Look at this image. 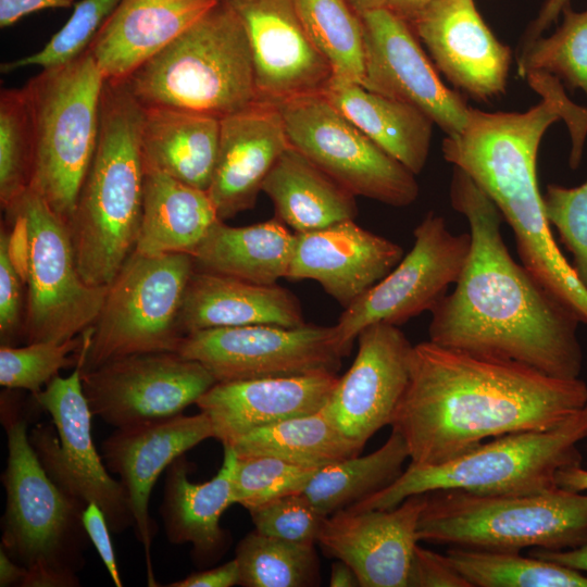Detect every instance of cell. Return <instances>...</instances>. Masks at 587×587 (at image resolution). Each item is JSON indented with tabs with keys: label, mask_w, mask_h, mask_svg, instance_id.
Returning <instances> with one entry per match:
<instances>
[{
	"label": "cell",
	"mask_w": 587,
	"mask_h": 587,
	"mask_svg": "<svg viewBox=\"0 0 587 587\" xmlns=\"http://www.w3.org/2000/svg\"><path fill=\"white\" fill-rule=\"evenodd\" d=\"M449 192L452 208L469 223L471 251L453 291L430 311L429 340L578 378L584 360L578 315L511 257L499 209L457 166Z\"/></svg>",
	"instance_id": "1"
},
{
	"label": "cell",
	"mask_w": 587,
	"mask_h": 587,
	"mask_svg": "<svg viewBox=\"0 0 587 587\" xmlns=\"http://www.w3.org/2000/svg\"><path fill=\"white\" fill-rule=\"evenodd\" d=\"M587 404V384L430 340L413 345L391 421L411 463H446L490 437L554 427Z\"/></svg>",
	"instance_id": "2"
},
{
	"label": "cell",
	"mask_w": 587,
	"mask_h": 587,
	"mask_svg": "<svg viewBox=\"0 0 587 587\" xmlns=\"http://www.w3.org/2000/svg\"><path fill=\"white\" fill-rule=\"evenodd\" d=\"M569 117L561 97L542 96L525 112L470 108L466 124L441 145L445 160L464 171L492 200L513 229L522 264L587 324V289L552 236L537 182L541 138Z\"/></svg>",
	"instance_id": "3"
},
{
	"label": "cell",
	"mask_w": 587,
	"mask_h": 587,
	"mask_svg": "<svg viewBox=\"0 0 587 587\" xmlns=\"http://www.w3.org/2000/svg\"><path fill=\"white\" fill-rule=\"evenodd\" d=\"M142 107L125 80L104 79L96 149L68 223L83 279L108 287L139 236L145 163Z\"/></svg>",
	"instance_id": "4"
},
{
	"label": "cell",
	"mask_w": 587,
	"mask_h": 587,
	"mask_svg": "<svg viewBox=\"0 0 587 587\" xmlns=\"http://www.w3.org/2000/svg\"><path fill=\"white\" fill-rule=\"evenodd\" d=\"M0 412L8 445L0 548L27 569L22 587H77L90 541L86 504L49 477L29 441L28 415L9 392Z\"/></svg>",
	"instance_id": "5"
},
{
	"label": "cell",
	"mask_w": 587,
	"mask_h": 587,
	"mask_svg": "<svg viewBox=\"0 0 587 587\" xmlns=\"http://www.w3.org/2000/svg\"><path fill=\"white\" fill-rule=\"evenodd\" d=\"M125 83L142 108L220 120L259 100L248 37L227 0H218Z\"/></svg>",
	"instance_id": "6"
},
{
	"label": "cell",
	"mask_w": 587,
	"mask_h": 587,
	"mask_svg": "<svg viewBox=\"0 0 587 587\" xmlns=\"http://www.w3.org/2000/svg\"><path fill=\"white\" fill-rule=\"evenodd\" d=\"M587 439V404L561 424L495 437L442 464L411 463L388 487L348 508L392 509L414 495L455 489L479 495H525L558 486L562 469L579 465Z\"/></svg>",
	"instance_id": "7"
},
{
	"label": "cell",
	"mask_w": 587,
	"mask_h": 587,
	"mask_svg": "<svg viewBox=\"0 0 587 587\" xmlns=\"http://www.w3.org/2000/svg\"><path fill=\"white\" fill-rule=\"evenodd\" d=\"M417 538L494 551L574 549L587 544V494L562 487L525 495L432 491Z\"/></svg>",
	"instance_id": "8"
},
{
	"label": "cell",
	"mask_w": 587,
	"mask_h": 587,
	"mask_svg": "<svg viewBox=\"0 0 587 587\" xmlns=\"http://www.w3.org/2000/svg\"><path fill=\"white\" fill-rule=\"evenodd\" d=\"M103 83L87 50L23 87L34 135L29 188L67 224L96 149Z\"/></svg>",
	"instance_id": "9"
},
{
	"label": "cell",
	"mask_w": 587,
	"mask_h": 587,
	"mask_svg": "<svg viewBox=\"0 0 587 587\" xmlns=\"http://www.w3.org/2000/svg\"><path fill=\"white\" fill-rule=\"evenodd\" d=\"M195 271L189 253L146 255L134 251L112 283L93 325L76 352L82 371L145 352H176L185 290Z\"/></svg>",
	"instance_id": "10"
},
{
	"label": "cell",
	"mask_w": 587,
	"mask_h": 587,
	"mask_svg": "<svg viewBox=\"0 0 587 587\" xmlns=\"http://www.w3.org/2000/svg\"><path fill=\"white\" fill-rule=\"evenodd\" d=\"M9 209L25 217L28 230L26 342L77 337L96 322L108 287L83 279L68 224L36 191L28 188Z\"/></svg>",
	"instance_id": "11"
},
{
	"label": "cell",
	"mask_w": 587,
	"mask_h": 587,
	"mask_svg": "<svg viewBox=\"0 0 587 587\" xmlns=\"http://www.w3.org/2000/svg\"><path fill=\"white\" fill-rule=\"evenodd\" d=\"M33 398L52 421L29 430V441L49 477L70 497L86 505L96 503L112 533L133 528L123 485L110 475L92 439L93 414L83 390L80 362L72 374L57 375Z\"/></svg>",
	"instance_id": "12"
},
{
	"label": "cell",
	"mask_w": 587,
	"mask_h": 587,
	"mask_svg": "<svg viewBox=\"0 0 587 587\" xmlns=\"http://www.w3.org/2000/svg\"><path fill=\"white\" fill-rule=\"evenodd\" d=\"M276 105L290 146L352 195L398 208L416 200L415 174L372 141L323 93Z\"/></svg>",
	"instance_id": "13"
},
{
	"label": "cell",
	"mask_w": 587,
	"mask_h": 587,
	"mask_svg": "<svg viewBox=\"0 0 587 587\" xmlns=\"http://www.w3.org/2000/svg\"><path fill=\"white\" fill-rule=\"evenodd\" d=\"M409 253L377 284L346 308L334 325L344 357L366 326H399L432 309L459 280L471 251V234H453L444 216L428 212L413 232Z\"/></svg>",
	"instance_id": "14"
},
{
	"label": "cell",
	"mask_w": 587,
	"mask_h": 587,
	"mask_svg": "<svg viewBox=\"0 0 587 587\" xmlns=\"http://www.w3.org/2000/svg\"><path fill=\"white\" fill-rule=\"evenodd\" d=\"M178 354L201 363L216 383L337 374L344 358L335 326L254 324L185 335Z\"/></svg>",
	"instance_id": "15"
},
{
	"label": "cell",
	"mask_w": 587,
	"mask_h": 587,
	"mask_svg": "<svg viewBox=\"0 0 587 587\" xmlns=\"http://www.w3.org/2000/svg\"><path fill=\"white\" fill-rule=\"evenodd\" d=\"M215 383L201 363L168 351L129 354L82 371L91 413L115 428L179 415Z\"/></svg>",
	"instance_id": "16"
},
{
	"label": "cell",
	"mask_w": 587,
	"mask_h": 587,
	"mask_svg": "<svg viewBox=\"0 0 587 587\" xmlns=\"http://www.w3.org/2000/svg\"><path fill=\"white\" fill-rule=\"evenodd\" d=\"M360 17L365 49L362 86L417 108L447 136L460 134L471 107L462 92L442 83L411 25L387 8Z\"/></svg>",
	"instance_id": "17"
},
{
	"label": "cell",
	"mask_w": 587,
	"mask_h": 587,
	"mask_svg": "<svg viewBox=\"0 0 587 587\" xmlns=\"http://www.w3.org/2000/svg\"><path fill=\"white\" fill-rule=\"evenodd\" d=\"M358 352L322 412L349 440L364 449L390 425L409 382L413 345L396 325L375 323L357 337Z\"/></svg>",
	"instance_id": "18"
},
{
	"label": "cell",
	"mask_w": 587,
	"mask_h": 587,
	"mask_svg": "<svg viewBox=\"0 0 587 587\" xmlns=\"http://www.w3.org/2000/svg\"><path fill=\"white\" fill-rule=\"evenodd\" d=\"M239 15L250 46L259 100L322 93L332 70L314 47L295 0H227Z\"/></svg>",
	"instance_id": "19"
},
{
	"label": "cell",
	"mask_w": 587,
	"mask_h": 587,
	"mask_svg": "<svg viewBox=\"0 0 587 587\" xmlns=\"http://www.w3.org/2000/svg\"><path fill=\"white\" fill-rule=\"evenodd\" d=\"M426 501L422 494L392 509L338 511L325 519L316 542L326 555L349 564L362 587H408Z\"/></svg>",
	"instance_id": "20"
},
{
	"label": "cell",
	"mask_w": 587,
	"mask_h": 587,
	"mask_svg": "<svg viewBox=\"0 0 587 587\" xmlns=\"http://www.w3.org/2000/svg\"><path fill=\"white\" fill-rule=\"evenodd\" d=\"M213 438L209 417L199 412L115 428L101 444V457L110 473L116 474L127 495L136 539L142 545L147 576L155 586L151 546L157 525L149 512V499L157 479L170 464L205 439Z\"/></svg>",
	"instance_id": "21"
},
{
	"label": "cell",
	"mask_w": 587,
	"mask_h": 587,
	"mask_svg": "<svg viewBox=\"0 0 587 587\" xmlns=\"http://www.w3.org/2000/svg\"><path fill=\"white\" fill-rule=\"evenodd\" d=\"M410 25L457 89L479 102L505 92L511 48L494 35L474 0H437Z\"/></svg>",
	"instance_id": "22"
},
{
	"label": "cell",
	"mask_w": 587,
	"mask_h": 587,
	"mask_svg": "<svg viewBox=\"0 0 587 587\" xmlns=\"http://www.w3.org/2000/svg\"><path fill=\"white\" fill-rule=\"evenodd\" d=\"M403 258L398 243L354 220L296 234L289 279H312L344 309L383 279Z\"/></svg>",
	"instance_id": "23"
},
{
	"label": "cell",
	"mask_w": 587,
	"mask_h": 587,
	"mask_svg": "<svg viewBox=\"0 0 587 587\" xmlns=\"http://www.w3.org/2000/svg\"><path fill=\"white\" fill-rule=\"evenodd\" d=\"M289 146L275 103L257 100L221 118L217 161L207 191L221 221L254 207L267 174Z\"/></svg>",
	"instance_id": "24"
},
{
	"label": "cell",
	"mask_w": 587,
	"mask_h": 587,
	"mask_svg": "<svg viewBox=\"0 0 587 587\" xmlns=\"http://www.w3.org/2000/svg\"><path fill=\"white\" fill-rule=\"evenodd\" d=\"M338 377L319 373L215 383L196 405L209 417L213 438L232 446L254 429L321 411Z\"/></svg>",
	"instance_id": "25"
},
{
	"label": "cell",
	"mask_w": 587,
	"mask_h": 587,
	"mask_svg": "<svg viewBox=\"0 0 587 587\" xmlns=\"http://www.w3.org/2000/svg\"><path fill=\"white\" fill-rule=\"evenodd\" d=\"M223 449L222 465L208 482L189 479L192 469L185 454L166 469L160 505L165 535L171 544H190L191 558L199 567L216 563L230 541L220 521L225 510L233 505L237 454L230 446H223Z\"/></svg>",
	"instance_id": "26"
},
{
	"label": "cell",
	"mask_w": 587,
	"mask_h": 587,
	"mask_svg": "<svg viewBox=\"0 0 587 587\" xmlns=\"http://www.w3.org/2000/svg\"><path fill=\"white\" fill-rule=\"evenodd\" d=\"M218 0H121L88 48L104 79L125 80Z\"/></svg>",
	"instance_id": "27"
},
{
	"label": "cell",
	"mask_w": 587,
	"mask_h": 587,
	"mask_svg": "<svg viewBox=\"0 0 587 587\" xmlns=\"http://www.w3.org/2000/svg\"><path fill=\"white\" fill-rule=\"evenodd\" d=\"M254 324H305L298 298L277 285H261L195 268L187 284L178 325L182 334Z\"/></svg>",
	"instance_id": "28"
},
{
	"label": "cell",
	"mask_w": 587,
	"mask_h": 587,
	"mask_svg": "<svg viewBox=\"0 0 587 587\" xmlns=\"http://www.w3.org/2000/svg\"><path fill=\"white\" fill-rule=\"evenodd\" d=\"M142 109L145 166L208 191L217 161L221 120L168 108Z\"/></svg>",
	"instance_id": "29"
},
{
	"label": "cell",
	"mask_w": 587,
	"mask_h": 587,
	"mask_svg": "<svg viewBox=\"0 0 587 587\" xmlns=\"http://www.w3.org/2000/svg\"><path fill=\"white\" fill-rule=\"evenodd\" d=\"M372 141L417 175L424 168L433 121L417 108L360 84L332 78L322 92Z\"/></svg>",
	"instance_id": "30"
},
{
	"label": "cell",
	"mask_w": 587,
	"mask_h": 587,
	"mask_svg": "<svg viewBox=\"0 0 587 587\" xmlns=\"http://www.w3.org/2000/svg\"><path fill=\"white\" fill-rule=\"evenodd\" d=\"M262 191L275 217L296 234L328 227L358 214L355 196L289 146L267 174Z\"/></svg>",
	"instance_id": "31"
},
{
	"label": "cell",
	"mask_w": 587,
	"mask_h": 587,
	"mask_svg": "<svg viewBox=\"0 0 587 587\" xmlns=\"http://www.w3.org/2000/svg\"><path fill=\"white\" fill-rule=\"evenodd\" d=\"M218 220L205 190L145 166L141 223L134 251L191 254Z\"/></svg>",
	"instance_id": "32"
},
{
	"label": "cell",
	"mask_w": 587,
	"mask_h": 587,
	"mask_svg": "<svg viewBox=\"0 0 587 587\" xmlns=\"http://www.w3.org/2000/svg\"><path fill=\"white\" fill-rule=\"evenodd\" d=\"M296 233L278 218L234 227L218 220L192 251L195 268L261 285L288 275Z\"/></svg>",
	"instance_id": "33"
},
{
	"label": "cell",
	"mask_w": 587,
	"mask_h": 587,
	"mask_svg": "<svg viewBox=\"0 0 587 587\" xmlns=\"http://www.w3.org/2000/svg\"><path fill=\"white\" fill-rule=\"evenodd\" d=\"M409 451L400 434L391 430L377 450L323 466L303 494L324 515L346 510L391 485L403 472Z\"/></svg>",
	"instance_id": "34"
},
{
	"label": "cell",
	"mask_w": 587,
	"mask_h": 587,
	"mask_svg": "<svg viewBox=\"0 0 587 587\" xmlns=\"http://www.w3.org/2000/svg\"><path fill=\"white\" fill-rule=\"evenodd\" d=\"M238 458L266 455L321 469L363 450L345 437L321 411L254 429L230 446Z\"/></svg>",
	"instance_id": "35"
},
{
	"label": "cell",
	"mask_w": 587,
	"mask_h": 587,
	"mask_svg": "<svg viewBox=\"0 0 587 587\" xmlns=\"http://www.w3.org/2000/svg\"><path fill=\"white\" fill-rule=\"evenodd\" d=\"M447 555L471 587H587V573L517 551L450 547Z\"/></svg>",
	"instance_id": "36"
},
{
	"label": "cell",
	"mask_w": 587,
	"mask_h": 587,
	"mask_svg": "<svg viewBox=\"0 0 587 587\" xmlns=\"http://www.w3.org/2000/svg\"><path fill=\"white\" fill-rule=\"evenodd\" d=\"M314 47L328 63L333 78L362 85L365 49L360 15L347 0H295Z\"/></svg>",
	"instance_id": "37"
},
{
	"label": "cell",
	"mask_w": 587,
	"mask_h": 587,
	"mask_svg": "<svg viewBox=\"0 0 587 587\" xmlns=\"http://www.w3.org/2000/svg\"><path fill=\"white\" fill-rule=\"evenodd\" d=\"M315 542L270 537L255 529L237 545L239 585L245 587H307L320 584Z\"/></svg>",
	"instance_id": "38"
},
{
	"label": "cell",
	"mask_w": 587,
	"mask_h": 587,
	"mask_svg": "<svg viewBox=\"0 0 587 587\" xmlns=\"http://www.w3.org/2000/svg\"><path fill=\"white\" fill-rule=\"evenodd\" d=\"M562 14L553 34L519 48L517 73L522 77L534 72L549 74L587 97V10L577 12L569 4Z\"/></svg>",
	"instance_id": "39"
},
{
	"label": "cell",
	"mask_w": 587,
	"mask_h": 587,
	"mask_svg": "<svg viewBox=\"0 0 587 587\" xmlns=\"http://www.w3.org/2000/svg\"><path fill=\"white\" fill-rule=\"evenodd\" d=\"M34 135L23 88L0 92V201L5 210L30 185Z\"/></svg>",
	"instance_id": "40"
},
{
	"label": "cell",
	"mask_w": 587,
	"mask_h": 587,
	"mask_svg": "<svg viewBox=\"0 0 587 587\" xmlns=\"http://www.w3.org/2000/svg\"><path fill=\"white\" fill-rule=\"evenodd\" d=\"M316 470L266 455L237 457L233 504L250 511L277 498L301 494Z\"/></svg>",
	"instance_id": "41"
},
{
	"label": "cell",
	"mask_w": 587,
	"mask_h": 587,
	"mask_svg": "<svg viewBox=\"0 0 587 587\" xmlns=\"http://www.w3.org/2000/svg\"><path fill=\"white\" fill-rule=\"evenodd\" d=\"M121 0H80L66 23L39 51L1 64L2 73L26 66L48 68L71 62L91 45Z\"/></svg>",
	"instance_id": "42"
},
{
	"label": "cell",
	"mask_w": 587,
	"mask_h": 587,
	"mask_svg": "<svg viewBox=\"0 0 587 587\" xmlns=\"http://www.w3.org/2000/svg\"><path fill=\"white\" fill-rule=\"evenodd\" d=\"M83 337L64 342L37 341L24 347L1 346L0 385L7 389H23L32 395L40 392L60 370L76 365Z\"/></svg>",
	"instance_id": "43"
},
{
	"label": "cell",
	"mask_w": 587,
	"mask_h": 587,
	"mask_svg": "<svg viewBox=\"0 0 587 587\" xmlns=\"http://www.w3.org/2000/svg\"><path fill=\"white\" fill-rule=\"evenodd\" d=\"M550 225L573 257V267L587 289V180L577 187L550 184L542 195Z\"/></svg>",
	"instance_id": "44"
},
{
	"label": "cell",
	"mask_w": 587,
	"mask_h": 587,
	"mask_svg": "<svg viewBox=\"0 0 587 587\" xmlns=\"http://www.w3.org/2000/svg\"><path fill=\"white\" fill-rule=\"evenodd\" d=\"M249 513L258 533L296 542H316L326 519L303 492L277 498Z\"/></svg>",
	"instance_id": "45"
},
{
	"label": "cell",
	"mask_w": 587,
	"mask_h": 587,
	"mask_svg": "<svg viewBox=\"0 0 587 587\" xmlns=\"http://www.w3.org/2000/svg\"><path fill=\"white\" fill-rule=\"evenodd\" d=\"M9 233L0 234V336L1 346L14 347L21 330L22 277L13 265L9 249Z\"/></svg>",
	"instance_id": "46"
},
{
	"label": "cell",
	"mask_w": 587,
	"mask_h": 587,
	"mask_svg": "<svg viewBox=\"0 0 587 587\" xmlns=\"http://www.w3.org/2000/svg\"><path fill=\"white\" fill-rule=\"evenodd\" d=\"M408 587H471L447 554L415 547Z\"/></svg>",
	"instance_id": "47"
},
{
	"label": "cell",
	"mask_w": 587,
	"mask_h": 587,
	"mask_svg": "<svg viewBox=\"0 0 587 587\" xmlns=\"http://www.w3.org/2000/svg\"><path fill=\"white\" fill-rule=\"evenodd\" d=\"M83 523L90 542L95 546L112 582L116 587H122V579L110 536L111 529L102 510L96 503H88L83 512Z\"/></svg>",
	"instance_id": "48"
},
{
	"label": "cell",
	"mask_w": 587,
	"mask_h": 587,
	"mask_svg": "<svg viewBox=\"0 0 587 587\" xmlns=\"http://www.w3.org/2000/svg\"><path fill=\"white\" fill-rule=\"evenodd\" d=\"M239 585L236 560L223 565L191 573L183 579L168 584L170 587H232Z\"/></svg>",
	"instance_id": "49"
},
{
	"label": "cell",
	"mask_w": 587,
	"mask_h": 587,
	"mask_svg": "<svg viewBox=\"0 0 587 587\" xmlns=\"http://www.w3.org/2000/svg\"><path fill=\"white\" fill-rule=\"evenodd\" d=\"M74 0H0V27L12 26L24 16L45 9H62Z\"/></svg>",
	"instance_id": "50"
},
{
	"label": "cell",
	"mask_w": 587,
	"mask_h": 587,
	"mask_svg": "<svg viewBox=\"0 0 587 587\" xmlns=\"http://www.w3.org/2000/svg\"><path fill=\"white\" fill-rule=\"evenodd\" d=\"M570 1L571 0H546L537 17L526 29L522 45L519 48L524 47L540 37L542 32L557 21L563 9L570 4Z\"/></svg>",
	"instance_id": "51"
},
{
	"label": "cell",
	"mask_w": 587,
	"mask_h": 587,
	"mask_svg": "<svg viewBox=\"0 0 587 587\" xmlns=\"http://www.w3.org/2000/svg\"><path fill=\"white\" fill-rule=\"evenodd\" d=\"M528 554L587 573V544L567 550L529 549Z\"/></svg>",
	"instance_id": "52"
},
{
	"label": "cell",
	"mask_w": 587,
	"mask_h": 587,
	"mask_svg": "<svg viewBox=\"0 0 587 587\" xmlns=\"http://www.w3.org/2000/svg\"><path fill=\"white\" fill-rule=\"evenodd\" d=\"M27 569L15 562L0 548V586H22Z\"/></svg>",
	"instance_id": "53"
},
{
	"label": "cell",
	"mask_w": 587,
	"mask_h": 587,
	"mask_svg": "<svg viewBox=\"0 0 587 587\" xmlns=\"http://www.w3.org/2000/svg\"><path fill=\"white\" fill-rule=\"evenodd\" d=\"M436 1L437 0H387L385 8L411 24L425 9Z\"/></svg>",
	"instance_id": "54"
},
{
	"label": "cell",
	"mask_w": 587,
	"mask_h": 587,
	"mask_svg": "<svg viewBox=\"0 0 587 587\" xmlns=\"http://www.w3.org/2000/svg\"><path fill=\"white\" fill-rule=\"evenodd\" d=\"M557 483L559 487L584 492L587 491V469L582 464L562 469L558 472Z\"/></svg>",
	"instance_id": "55"
},
{
	"label": "cell",
	"mask_w": 587,
	"mask_h": 587,
	"mask_svg": "<svg viewBox=\"0 0 587 587\" xmlns=\"http://www.w3.org/2000/svg\"><path fill=\"white\" fill-rule=\"evenodd\" d=\"M330 587H358L360 586L358 576L353 569L346 562L336 559L332 564Z\"/></svg>",
	"instance_id": "56"
},
{
	"label": "cell",
	"mask_w": 587,
	"mask_h": 587,
	"mask_svg": "<svg viewBox=\"0 0 587 587\" xmlns=\"http://www.w3.org/2000/svg\"><path fill=\"white\" fill-rule=\"evenodd\" d=\"M351 8L359 15L366 12L385 8L387 0H347Z\"/></svg>",
	"instance_id": "57"
}]
</instances>
